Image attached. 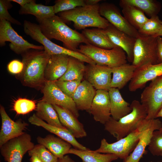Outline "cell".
<instances>
[{"label": "cell", "instance_id": "obj_1", "mask_svg": "<svg viewBox=\"0 0 162 162\" xmlns=\"http://www.w3.org/2000/svg\"><path fill=\"white\" fill-rule=\"evenodd\" d=\"M37 20L46 37L50 40L53 39L61 41L65 48L77 51L81 43L89 44L82 33L70 28L58 16Z\"/></svg>", "mask_w": 162, "mask_h": 162}, {"label": "cell", "instance_id": "obj_2", "mask_svg": "<svg viewBox=\"0 0 162 162\" xmlns=\"http://www.w3.org/2000/svg\"><path fill=\"white\" fill-rule=\"evenodd\" d=\"M24 68L20 80L25 86L42 88L46 81L45 72L50 56L44 50H29L21 55Z\"/></svg>", "mask_w": 162, "mask_h": 162}, {"label": "cell", "instance_id": "obj_3", "mask_svg": "<svg viewBox=\"0 0 162 162\" xmlns=\"http://www.w3.org/2000/svg\"><path fill=\"white\" fill-rule=\"evenodd\" d=\"M100 4L85 5L72 10L58 14V16L65 23L72 22L73 26L78 30H84L87 27H96L104 29L110 23L99 13Z\"/></svg>", "mask_w": 162, "mask_h": 162}, {"label": "cell", "instance_id": "obj_4", "mask_svg": "<svg viewBox=\"0 0 162 162\" xmlns=\"http://www.w3.org/2000/svg\"><path fill=\"white\" fill-rule=\"evenodd\" d=\"M130 106L132 110L128 114L118 121L111 117L104 124V130L117 140L136 130L140 122L147 117L146 108L139 101L133 100Z\"/></svg>", "mask_w": 162, "mask_h": 162}, {"label": "cell", "instance_id": "obj_5", "mask_svg": "<svg viewBox=\"0 0 162 162\" xmlns=\"http://www.w3.org/2000/svg\"><path fill=\"white\" fill-rule=\"evenodd\" d=\"M152 121L146 119L142 120L136 130L114 142L109 143L105 139H102L100 147L94 151L103 154H114L124 160L133 152L140 136Z\"/></svg>", "mask_w": 162, "mask_h": 162}, {"label": "cell", "instance_id": "obj_6", "mask_svg": "<svg viewBox=\"0 0 162 162\" xmlns=\"http://www.w3.org/2000/svg\"><path fill=\"white\" fill-rule=\"evenodd\" d=\"M77 51L86 55L97 64L111 68L127 62L126 53L121 47L117 46L111 49H106L90 44H81Z\"/></svg>", "mask_w": 162, "mask_h": 162}, {"label": "cell", "instance_id": "obj_7", "mask_svg": "<svg viewBox=\"0 0 162 162\" xmlns=\"http://www.w3.org/2000/svg\"><path fill=\"white\" fill-rule=\"evenodd\" d=\"M157 37L141 34L136 38L132 64L136 69L148 64H158Z\"/></svg>", "mask_w": 162, "mask_h": 162}, {"label": "cell", "instance_id": "obj_8", "mask_svg": "<svg viewBox=\"0 0 162 162\" xmlns=\"http://www.w3.org/2000/svg\"><path fill=\"white\" fill-rule=\"evenodd\" d=\"M141 103L146 108L147 120L155 119L162 107V75L151 81L142 92Z\"/></svg>", "mask_w": 162, "mask_h": 162}, {"label": "cell", "instance_id": "obj_9", "mask_svg": "<svg viewBox=\"0 0 162 162\" xmlns=\"http://www.w3.org/2000/svg\"><path fill=\"white\" fill-rule=\"evenodd\" d=\"M7 41L10 42L9 46L10 50L18 55H22L30 49L44 50L42 45H34L24 39L14 30L9 22L3 19L0 20V46H5Z\"/></svg>", "mask_w": 162, "mask_h": 162}, {"label": "cell", "instance_id": "obj_10", "mask_svg": "<svg viewBox=\"0 0 162 162\" xmlns=\"http://www.w3.org/2000/svg\"><path fill=\"white\" fill-rule=\"evenodd\" d=\"M34 146L30 135L25 133L0 147V152L7 162H21L24 154Z\"/></svg>", "mask_w": 162, "mask_h": 162}, {"label": "cell", "instance_id": "obj_11", "mask_svg": "<svg viewBox=\"0 0 162 162\" xmlns=\"http://www.w3.org/2000/svg\"><path fill=\"white\" fill-rule=\"evenodd\" d=\"M41 89L43 100L68 110L77 118L79 117L78 110L73 99L63 92L55 81H46Z\"/></svg>", "mask_w": 162, "mask_h": 162}, {"label": "cell", "instance_id": "obj_12", "mask_svg": "<svg viewBox=\"0 0 162 162\" xmlns=\"http://www.w3.org/2000/svg\"><path fill=\"white\" fill-rule=\"evenodd\" d=\"M99 13L119 30L136 38L139 35L138 31L122 16L118 8L114 4L107 2L100 4Z\"/></svg>", "mask_w": 162, "mask_h": 162}, {"label": "cell", "instance_id": "obj_13", "mask_svg": "<svg viewBox=\"0 0 162 162\" xmlns=\"http://www.w3.org/2000/svg\"><path fill=\"white\" fill-rule=\"evenodd\" d=\"M112 74V68L108 66L88 64L86 66L84 76L97 90L108 91L111 88Z\"/></svg>", "mask_w": 162, "mask_h": 162}, {"label": "cell", "instance_id": "obj_14", "mask_svg": "<svg viewBox=\"0 0 162 162\" xmlns=\"http://www.w3.org/2000/svg\"><path fill=\"white\" fill-rule=\"evenodd\" d=\"M2 124L0 131V147L8 141L19 136L25 132L28 124L20 119L15 122L7 113L4 108L0 106Z\"/></svg>", "mask_w": 162, "mask_h": 162}, {"label": "cell", "instance_id": "obj_15", "mask_svg": "<svg viewBox=\"0 0 162 162\" xmlns=\"http://www.w3.org/2000/svg\"><path fill=\"white\" fill-rule=\"evenodd\" d=\"M162 75V63L148 64L136 68L128 85L129 90L136 91L144 87L148 81Z\"/></svg>", "mask_w": 162, "mask_h": 162}, {"label": "cell", "instance_id": "obj_16", "mask_svg": "<svg viewBox=\"0 0 162 162\" xmlns=\"http://www.w3.org/2000/svg\"><path fill=\"white\" fill-rule=\"evenodd\" d=\"M89 112L94 120L104 124L111 117L110 103L108 91L96 90Z\"/></svg>", "mask_w": 162, "mask_h": 162}, {"label": "cell", "instance_id": "obj_17", "mask_svg": "<svg viewBox=\"0 0 162 162\" xmlns=\"http://www.w3.org/2000/svg\"><path fill=\"white\" fill-rule=\"evenodd\" d=\"M104 29L112 42L115 45L121 47L125 52L127 61L132 63L136 38L119 30L110 23Z\"/></svg>", "mask_w": 162, "mask_h": 162}, {"label": "cell", "instance_id": "obj_18", "mask_svg": "<svg viewBox=\"0 0 162 162\" xmlns=\"http://www.w3.org/2000/svg\"><path fill=\"white\" fill-rule=\"evenodd\" d=\"M28 122L32 124L41 127L49 132L70 143L74 148L80 150H87L89 149L80 143L73 134L66 128H62L49 124L39 118L35 114L30 116Z\"/></svg>", "mask_w": 162, "mask_h": 162}, {"label": "cell", "instance_id": "obj_19", "mask_svg": "<svg viewBox=\"0 0 162 162\" xmlns=\"http://www.w3.org/2000/svg\"><path fill=\"white\" fill-rule=\"evenodd\" d=\"M162 127V123L158 119H152L150 125L140 136L139 142L133 152L124 160V162H139L148 146L154 131Z\"/></svg>", "mask_w": 162, "mask_h": 162}, {"label": "cell", "instance_id": "obj_20", "mask_svg": "<svg viewBox=\"0 0 162 162\" xmlns=\"http://www.w3.org/2000/svg\"><path fill=\"white\" fill-rule=\"evenodd\" d=\"M70 56L65 54L50 55L45 72L46 81H55L65 73Z\"/></svg>", "mask_w": 162, "mask_h": 162}, {"label": "cell", "instance_id": "obj_21", "mask_svg": "<svg viewBox=\"0 0 162 162\" xmlns=\"http://www.w3.org/2000/svg\"><path fill=\"white\" fill-rule=\"evenodd\" d=\"M96 92L87 81H81L72 98L77 110L89 112Z\"/></svg>", "mask_w": 162, "mask_h": 162}, {"label": "cell", "instance_id": "obj_22", "mask_svg": "<svg viewBox=\"0 0 162 162\" xmlns=\"http://www.w3.org/2000/svg\"><path fill=\"white\" fill-rule=\"evenodd\" d=\"M52 106L58 113L61 123L76 138H82L87 136L83 124L71 112L57 105Z\"/></svg>", "mask_w": 162, "mask_h": 162}, {"label": "cell", "instance_id": "obj_23", "mask_svg": "<svg viewBox=\"0 0 162 162\" xmlns=\"http://www.w3.org/2000/svg\"><path fill=\"white\" fill-rule=\"evenodd\" d=\"M37 140L38 144L44 146L58 158H62L68 154L71 148L72 145L70 143L51 134L44 137L38 136Z\"/></svg>", "mask_w": 162, "mask_h": 162}, {"label": "cell", "instance_id": "obj_24", "mask_svg": "<svg viewBox=\"0 0 162 162\" xmlns=\"http://www.w3.org/2000/svg\"><path fill=\"white\" fill-rule=\"evenodd\" d=\"M108 92L111 115L113 119L118 121L131 112L132 109L130 104L123 99L119 89L111 88Z\"/></svg>", "mask_w": 162, "mask_h": 162}, {"label": "cell", "instance_id": "obj_25", "mask_svg": "<svg viewBox=\"0 0 162 162\" xmlns=\"http://www.w3.org/2000/svg\"><path fill=\"white\" fill-rule=\"evenodd\" d=\"M136 67L132 64L126 63L112 68V77L111 88L120 89L123 88L132 79Z\"/></svg>", "mask_w": 162, "mask_h": 162}, {"label": "cell", "instance_id": "obj_26", "mask_svg": "<svg viewBox=\"0 0 162 162\" xmlns=\"http://www.w3.org/2000/svg\"><path fill=\"white\" fill-rule=\"evenodd\" d=\"M81 33L90 44L95 47L111 49L116 46L111 41L104 29H85L82 30Z\"/></svg>", "mask_w": 162, "mask_h": 162}, {"label": "cell", "instance_id": "obj_27", "mask_svg": "<svg viewBox=\"0 0 162 162\" xmlns=\"http://www.w3.org/2000/svg\"><path fill=\"white\" fill-rule=\"evenodd\" d=\"M36 110V115L49 124L66 128L61 123L58 113L52 104L42 100L38 103Z\"/></svg>", "mask_w": 162, "mask_h": 162}, {"label": "cell", "instance_id": "obj_28", "mask_svg": "<svg viewBox=\"0 0 162 162\" xmlns=\"http://www.w3.org/2000/svg\"><path fill=\"white\" fill-rule=\"evenodd\" d=\"M68 154L79 157L82 162H112L118 159V157L112 154H102L91 150H80L71 148Z\"/></svg>", "mask_w": 162, "mask_h": 162}, {"label": "cell", "instance_id": "obj_29", "mask_svg": "<svg viewBox=\"0 0 162 162\" xmlns=\"http://www.w3.org/2000/svg\"><path fill=\"white\" fill-rule=\"evenodd\" d=\"M35 2V0L21 7L19 10V14L32 15L38 20L45 19L55 15L53 6H46L36 4Z\"/></svg>", "mask_w": 162, "mask_h": 162}, {"label": "cell", "instance_id": "obj_30", "mask_svg": "<svg viewBox=\"0 0 162 162\" xmlns=\"http://www.w3.org/2000/svg\"><path fill=\"white\" fill-rule=\"evenodd\" d=\"M119 4L134 6L150 18L158 15L162 7L161 4L155 0H121L119 1Z\"/></svg>", "mask_w": 162, "mask_h": 162}, {"label": "cell", "instance_id": "obj_31", "mask_svg": "<svg viewBox=\"0 0 162 162\" xmlns=\"http://www.w3.org/2000/svg\"><path fill=\"white\" fill-rule=\"evenodd\" d=\"M84 62L74 57L70 56L67 70L64 74L58 80L81 81L84 76L86 69Z\"/></svg>", "mask_w": 162, "mask_h": 162}, {"label": "cell", "instance_id": "obj_32", "mask_svg": "<svg viewBox=\"0 0 162 162\" xmlns=\"http://www.w3.org/2000/svg\"><path fill=\"white\" fill-rule=\"evenodd\" d=\"M123 16L128 22L138 30L148 20L145 14L137 8L129 5H120Z\"/></svg>", "mask_w": 162, "mask_h": 162}, {"label": "cell", "instance_id": "obj_33", "mask_svg": "<svg viewBox=\"0 0 162 162\" xmlns=\"http://www.w3.org/2000/svg\"><path fill=\"white\" fill-rule=\"evenodd\" d=\"M162 27V21L158 15L148 18L138 31L141 34L146 36H154Z\"/></svg>", "mask_w": 162, "mask_h": 162}, {"label": "cell", "instance_id": "obj_34", "mask_svg": "<svg viewBox=\"0 0 162 162\" xmlns=\"http://www.w3.org/2000/svg\"><path fill=\"white\" fill-rule=\"evenodd\" d=\"M53 6L55 14L85 5L84 0H57Z\"/></svg>", "mask_w": 162, "mask_h": 162}, {"label": "cell", "instance_id": "obj_35", "mask_svg": "<svg viewBox=\"0 0 162 162\" xmlns=\"http://www.w3.org/2000/svg\"><path fill=\"white\" fill-rule=\"evenodd\" d=\"M148 149L154 156H162V127L153 133Z\"/></svg>", "mask_w": 162, "mask_h": 162}, {"label": "cell", "instance_id": "obj_36", "mask_svg": "<svg viewBox=\"0 0 162 162\" xmlns=\"http://www.w3.org/2000/svg\"><path fill=\"white\" fill-rule=\"evenodd\" d=\"M28 153L30 156L34 154L37 155L43 162H57L58 159L46 147L40 144L34 145Z\"/></svg>", "mask_w": 162, "mask_h": 162}, {"label": "cell", "instance_id": "obj_37", "mask_svg": "<svg viewBox=\"0 0 162 162\" xmlns=\"http://www.w3.org/2000/svg\"><path fill=\"white\" fill-rule=\"evenodd\" d=\"M35 102L26 98H20L14 102V109L17 114H25L36 109Z\"/></svg>", "mask_w": 162, "mask_h": 162}, {"label": "cell", "instance_id": "obj_38", "mask_svg": "<svg viewBox=\"0 0 162 162\" xmlns=\"http://www.w3.org/2000/svg\"><path fill=\"white\" fill-rule=\"evenodd\" d=\"M81 81L78 80L60 81H55L56 84L65 94L72 98L77 87Z\"/></svg>", "mask_w": 162, "mask_h": 162}, {"label": "cell", "instance_id": "obj_39", "mask_svg": "<svg viewBox=\"0 0 162 162\" xmlns=\"http://www.w3.org/2000/svg\"><path fill=\"white\" fill-rule=\"evenodd\" d=\"M10 0H0V20H4L10 23L18 25H21V23L15 19L10 15L8 10L11 8Z\"/></svg>", "mask_w": 162, "mask_h": 162}, {"label": "cell", "instance_id": "obj_40", "mask_svg": "<svg viewBox=\"0 0 162 162\" xmlns=\"http://www.w3.org/2000/svg\"><path fill=\"white\" fill-rule=\"evenodd\" d=\"M22 62L16 59L11 61L8 64L7 68L8 71L14 74H21L23 69Z\"/></svg>", "mask_w": 162, "mask_h": 162}, {"label": "cell", "instance_id": "obj_41", "mask_svg": "<svg viewBox=\"0 0 162 162\" xmlns=\"http://www.w3.org/2000/svg\"><path fill=\"white\" fill-rule=\"evenodd\" d=\"M157 53L158 64L162 63V38L160 36L157 38Z\"/></svg>", "mask_w": 162, "mask_h": 162}, {"label": "cell", "instance_id": "obj_42", "mask_svg": "<svg viewBox=\"0 0 162 162\" xmlns=\"http://www.w3.org/2000/svg\"><path fill=\"white\" fill-rule=\"evenodd\" d=\"M11 2H16L19 4L21 7H23L28 3L34 1V0H10Z\"/></svg>", "mask_w": 162, "mask_h": 162}, {"label": "cell", "instance_id": "obj_43", "mask_svg": "<svg viewBox=\"0 0 162 162\" xmlns=\"http://www.w3.org/2000/svg\"><path fill=\"white\" fill-rule=\"evenodd\" d=\"M57 162H75L68 155H65L63 158H58Z\"/></svg>", "mask_w": 162, "mask_h": 162}, {"label": "cell", "instance_id": "obj_44", "mask_svg": "<svg viewBox=\"0 0 162 162\" xmlns=\"http://www.w3.org/2000/svg\"><path fill=\"white\" fill-rule=\"evenodd\" d=\"M102 0H84L85 5H94L98 4Z\"/></svg>", "mask_w": 162, "mask_h": 162}, {"label": "cell", "instance_id": "obj_45", "mask_svg": "<svg viewBox=\"0 0 162 162\" xmlns=\"http://www.w3.org/2000/svg\"><path fill=\"white\" fill-rule=\"evenodd\" d=\"M30 156L31 162H43L40 158L36 154H33Z\"/></svg>", "mask_w": 162, "mask_h": 162}, {"label": "cell", "instance_id": "obj_46", "mask_svg": "<svg viewBox=\"0 0 162 162\" xmlns=\"http://www.w3.org/2000/svg\"><path fill=\"white\" fill-rule=\"evenodd\" d=\"M153 36L155 37H157L158 36H162V27L159 30L158 32L154 35Z\"/></svg>", "mask_w": 162, "mask_h": 162}, {"label": "cell", "instance_id": "obj_47", "mask_svg": "<svg viewBox=\"0 0 162 162\" xmlns=\"http://www.w3.org/2000/svg\"><path fill=\"white\" fill-rule=\"evenodd\" d=\"M161 117L162 118V107L158 112L157 116V118Z\"/></svg>", "mask_w": 162, "mask_h": 162}]
</instances>
